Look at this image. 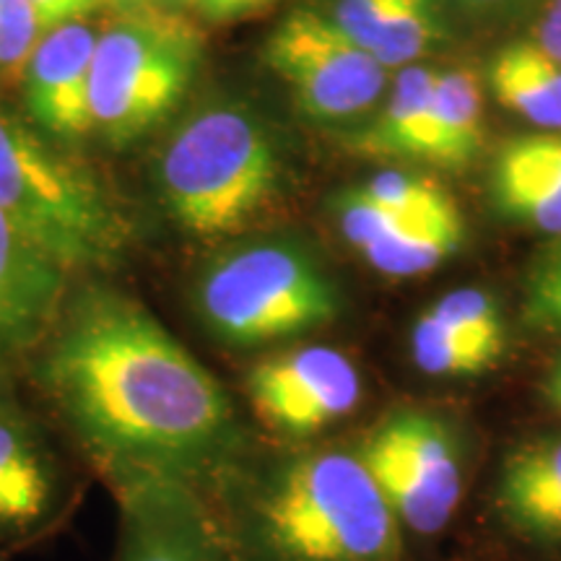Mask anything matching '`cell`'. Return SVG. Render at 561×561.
<instances>
[{
	"mask_svg": "<svg viewBox=\"0 0 561 561\" xmlns=\"http://www.w3.org/2000/svg\"><path fill=\"white\" fill-rule=\"evenodd\" d=\"M21 385L112 494L172 481L208 496L252 453L219 377L144 301L102 276L73 278Z\"/></svg>",
	"mask_w": 561,
	"mask_h": 561,
	"instance_id": "1",
	"label": "cell"
},
{
	"mask_svg": "<svg viewBox=\"0 0 561 561\" xmlns=\"http://www.w3.org/2000/svg\"><path fill=\"white\" fill-rule=\"evenodd\" d=\"M234 561H398L403 525L356 450L250 453L206 496Z\"/></svg>",
	"mask_w": 561,
	"mask_h": 561,
	"instance_id": "2",
	"label": "cell"
},
{
	"mask_svg": "<svg viewBox=\"0 0 561 561\" xmlns=\"http://www.w3.org/2000/svg\"><path fill=\"white\" fill-rule=\"evenodd\" d=\"M284 193L278 140L240 102L201 107L159 161V198L182 237L227 244L263 221Z\"/></svg>",
	"mask_w": 561,
	"mask_h": 561,
	"instance_id": "3",
	"label": "cell"
},
{
	"mask_svg": "<svg viewBox=\"0 0 561 561\" xmlns=\"http://www.w3.org/2000/svg\"><path fill=\"white\" fill-rule=\"evenodd\" d=\"M0 208L73 276L117 271L138 227L112 187L0 107Z\"/></svg>",
	"mask_w": 561,
	"mask_h": 561,
	"instance_id": "4",
	"label": "cell"
},
{
	"mask_svg": "<svg viewBox=\"0 0 561 561\" xmlns=\"http://www.w3.org/2000/svg\"><path fill=\"white\" fill-rule=\"evenodd\" d=\"M203 328L229 348H263L341 318L343 294L310 250L291 240L224 244L193 284Z\"/></svg>",
	"mask_w": 561,
	"mask_h": 561,
	"instance_id": "5",
	"label": "cell"
},
{
	"mask_svg": "<svg viewBox=\"0 0 561 561\" xmlns=\"http://www.w3.org/2000/svg\"><path fill=\"white\" fill-rule=\"evenodd\" d=\"M203 58V32L164 9L128 13L96 34L91 60L94 130L128 146L164 123L187 94Z\"/></svg>",
	"mask_w": 561,
	"mask_h": 561,
	"instance_id": "6",
	"label": "cell"
},
{
	"mask_svg": "<svg viewBox=\"0 0 561 561\" xmlns=\"http://www.w3.org/2000/svg\"><path fill=\"white\" fill-rule=\"evenodd\" d=\"M91 476L30 401L19 375H0V553L50 541L81 507Z\"/></svg>",
	"mask_w": 561,
	"mask_h": 561,
	"instance_id": "7",
	"label": "cell"
},
{
	"mask_svg": "<svg viewBox=\"0 0 561 561\" xmlns=\"http://www.w3.org/2000/svg\"><path fill=\"white\" fill-rule=\"evenodd\" d=\"M356 453L403 528L434 536L453 520L466 473L458 434L439 413L413 405L385 413Z\"/></svg>",
	"mask_w": 561,
	"mask_h": 561,
	"instance_id": "8",
	"label": "cell"
},
{
	"mask_svg": "<svg viewBox=\"0 0 561 561\" xmlns=\"http://www.w3.org/2000/svg\"><path fill=\"white\" fill-rule=\"evenodd\" d=\"M263 60L320 123L359 121L380 107L390 70L318 9L291 11L265 39Z\"/></svg>",
	"mask_w": 561,
	"mask_h": 561,
	"instance_id": "9",
	"label": "cell"
},
{
	"mask_svg": "<svg viewBox=\"0 0 561 561\" xmlns=\"http://www.w3.org/2000/svg\"><path fill=\"white\" fill-rule=\"evenodd\" d=\"M244 398L265 430L305 445L359 409L362 371L328 343H301L261 356L244 371Z\"/></svg>",
	"mask_w": 561,
	"mask_h": 561,
	"instance_id": "10",
	"label": "cell"
},
{
	"mask_svg": "<svg viewBox=\"0 0 561 561\" xmlns=\"http://www.w3.org/2000/svg\"><path fill=\"white\" fill-rule=\"evenodd\" d=\"M112 496L117 502L112 561H234L227 533L201 491L144 481Z\"/></svg>",
	"mask_w": 561,
	"mask_h": 561,
	"instance_id": "11",
	"label": "cell"
},
{
	"mask_svg": "<svg viewBox=\"0 0 561 561\" xmlns=\"http://www.w3.org/2000/svg\"><path fill=\"white\" fill-rule=\"evenodd\" d=\"M73 278L0 208V375L21 377Z\"/></svg>",
	"mask_w": 561,
	"mask_h": 561,
	"instance_id": "12",
	"label": "cell"
},
{
	"mask_svg": "<svg viewBox=\"0 0 561 561\" xmlns=\"http://www.w3.org/2000/svg\"><path fill=\"white\" fill-rule=\"evenodd\" d=\"M96 32L83 21L45 32L24 68L26 110L55 138L76 140L94 130L91 60Z\"/></svg>",
	"mask_w": 561,
	"mask_h": 561,
	"instance_id": "13",
	"label": "cell"
},
{
	"mask_svg": "<svg viewBox=\"0 0 561 561\" xmlns=\"http://www.w3.org/2000/svg\"><path fill=\"white\" fill-rule=\"evenodd\" d=\"M489 191L502 216L561 237V133L510 138L491 161Z\"/></svg>",
	"mask_w": 561,
	"mask_h": 561,
	"instance_id": "14",
	"label": "cell"
},
{
	"mask_svg": "<svg viewBox=\"0 0 561 561\" xmlns=\"http://www.w3.org/2000/svg\"><path fill=\"white\" fill-rule=\"evenodd\" d=\"M494 504L517 536L561 546V432L523 442L504 458Z\"/></svg>",
	"mask_w": 561,
	"mask_h": 561,
	"instance_id": "15",
	"label": "cell"
},
{
	"mask_svg": "<svg viewBox=\"0 0 561 561\" xmlns=\"http://www.w3.org/2000/svg\"><path fill=\"white\" fill-rule=\"evenodd\" d=\"M434 81L437 68L409 66L398 70L380 110L343 140L346 149L367 159H424L434 164Z\"/></svg>",
	"mask_w": 561,
	"mask_h": 561,
	"instance_id": "16",
	"label": "cell"
},
{
	"mask_svg": "<svg viewBox=\"0 0 561 561\" xmlns=\"http://www.w3.org/2000/svg\"><path fill=\"white\" fill-rule=\"evenodd\" d=\"M486 79L504 110L538 130L561 133V62L530 37L496 50Z\"/></svg>",
	"mask_w": 561,
	"mask_h": 561,
	"instance_id": "17",
	"label": "cell"
},
{
	"mask_svg": "<svg viewBox=\"0 0 561 561\" xmlns=\"http://www.w3.org/2000/svg\"><path fill=\"white\" fill-rule=\"evenodd\" d=\"M466 244V219H392L359 255L369 268L388 278H416L458 255Z\"/></svg>",
	"mask_w": 561,
	"mask_h": 561,
	"instance_id": "18",
	"label": "cell"
},
{
	"mask_svg": "<svg viewBox=\"0 0 561 561\" xmlns=\"http://www.w3.org/2000/svg\"><path fill=\"white\" fill-rule=\"evenodd\" d=\"M434 123H437L434 164L445 170H462L479 157L486 144V123H483L481 81L471 68L437 70Z\"/></svg>",
	"mask_w": 561,
	"mask_h": 561,
	"instance_id": "19",
	"label": "cell"
},
{
	"mask_svg": "<svg viewBox=\"0 0 561 561\" xmlns=\"http://www.w3.org/2000/svg\"><path fill=\"white\" fill-rule=\"evenodd\" d=\"M447 37L450 26H447L445 0H401L369 53L390 73H396L416 66L421 58L445 45Z\"/></svg>",
	"mask_w": 561,
	"mask_h": 561,
	"instance_id": "20",
	"label": "cell"
},
{
	"mask_svg": "<svg viewBox=\"0 0 561 561\" xmlns=\"http://www.w3.org/2000/svg\"><path fill=\"white\" fill-rule=\"evenodd\" d=\"M411 359L426 377H479L500 364L502 356L462 339L445 320H439L430 307L413 320L409 335Z\"/></svg>",
	"mask_w": 561,
	"mask_h": 561,
	"instance_id": "21",
	"label": "cell"
},
{
	"mask_svg": "<svg viewBox=\"0 0 561 561\" xmlns=\"http://www.w3.org/2000/svg\"><path fill=\"white\" fill-rule=\"evenodd\" d=\"M362 191L398 219H442L462 214L453 195L424 174L388 170L369 178Z\"/></svg>",
	"mask_w": 561,
	"mask_h": 561,
	"instance_id": "22",
	"label": "cell"
},
{
	"mask_svg": "<svg viewBox=\"0 0 561 561\" xmlns=\"http://www.w3.org/2000/svg\"><path fill=\"white\" fill-rule=\"evenodd\" d=\"M430 310L445 320L462 339L504 356L507 351V320L500 299L481 286H460L430 305Z\"/></svg>",
	"mask_w": 561,
	"mask_h": 561,
	"instance_id": "23",
	"label": "cell"
},
{
	"mask_svg": "<svg viewBox=\"0 0 561 561\" xmlns=\"http://www.w3.org/2000/svg\"><path fill=\"white\" fill-rule=\"evenodd\" d=\"M525 320L538 331H561V237L533 265L525 284Z\"/></svg>",
	"mask_w": 561,
	"mask_h": 561,
	"instance_id": "24",
	"label": "cell"
},
{
	"mask_svg": "<svg viewBox=\"0 0 561 561\" xmlns=\"http://www.w3.org/2000/svg\"><path fill=\"white\" fill-rule=\"evenodd\" d=\"M42 37L30 0H0V73H24Z\"/></svg>",
	"mask_w": 561,
	"mask_h": 561,
	"instance_id": "25",
	"label": "cell"
},
{
	"mask_svg": "<svg viewBox=\"0 0 561 561\" xmlns=\"http://www.w3.org/2000/svg\"><path fill=\"white\" fill-rule=\"evenodd\" d=\"M398 5L401 0H335L328 16L348 39L369 53Z\"/></svg>",
	"mask_w": 561,
	"mask_h": 561,
	"instance_id": "26",
	"label": "cell"
},
{
	"mask_svg": "<svg viewBox=\"0 0 561 561\" xmlns=\"http://www.w3.org/2000/svg\"><path fill=\"white\" fill-rule=\"evenodd\" d=\"M30 3L39 21V30L45 34L55 26L70 24V21H83L104 0H30Z\"/></svg>",
	"mask_w": 561,
	"mask_h": 561,
	"instance_id": "27",
	"label": "cell"
},
{
	"mask_svg": "<svg viewBox=\"0 0 561 561\" xmlns=\"http://www.w3.org/2000/svg\"><path fill=\"white\" fill-rule=\"evenodd\" d=\"M530 39L561 62V0H546L530 30Z\"/></svg>",
	"mask_w": 561,
	"mask_h": 561,
	"instance_id": "28",
	"label": "cell"
},
{
	"mask_svg": "<svg viewBox=\"0 0 561 561\" xmlns=\"http://www.w3.org/2000/svg\"><path fill=\"white\" fill-rule=\"evenodd\" d=\"M265 3H271V0H187V5H191L201 19L216 21V24L240 19L244 13H252Z\"/></svg>",
	"mask_w": 561,
	"mask_h": 561,
	"instance_id": "29",
	"label": "cell"
},
{
	"mask_svg": "<svg viewBox=\"0 0 561 561\" xmlns=\"http://www.w3.org/2000/svg\"><path fill=\"white\" fill-rule=\"evenodd\" d=\"M455 3H460L462 9L476 13V16H500V13L520 9L528 0H455Z\"/></svg>",
	"mask_w": 561,
	"mask_h": 561,
	"instance_id": "30",
	"label": "cell"
},
{
	"mask_svg": "<svg viewBox=\"0 0 561 561\" xmlns=\"http://www.w3.org/2000/svg\"><path fill=\"white\" fill-rule=\"evenodd\" d=\"M543 398H546V403H549L553 411L561 413V356L551 364L549 375H546V380H543Z\"/></svg>",
	"mask_w": 561,
	"mask_h": 561,
	"instance_id": "31",
	"label": "cell"
},
{
	"mask_svg": "<svg viewBox=\"0 0 561 561\" xmlns=\"http://www.w3.org/2000/svg\"><path fill=\"white\" fill-rule=\"evenodd\" d=\"M153 3H159L161 9H174V5H187V0H153Z\"/></svg>",
	"mask_w": 561,
	"mask_h": 561,
	"instance_id": "32",
	"label": "cell"
},
{
	"mask_svg": "<svg viewBox=\"0 0 561 561\" xmlns=\"http://www.w3.org/2000/svg\"><path fill=\"white\" fill-rule=\"evenodd\" d=\"M0 561H9V557H3V553H0Z\"/></svg>",
	"mask_w": 561,
	"mask_h": 561,
	"instance_id": "33",
	"label": "cell"
}]
</instances>
